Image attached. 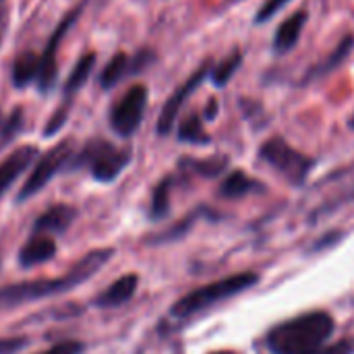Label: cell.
Segmentation results:
<instances>
[{
	"instance_id": "30",
	"label": "cell",
	"mask_w": 354,
	"mask_h": 354,
	"mask_svg": "<svg viewBox=\"0 0 354 354\" xmlns=\"http://www.w3.org/2000/svg\"><path fill=\"white\" fill-rule=\"evenodd\" d=\"M216 114H218V102L212 100V102L207 104V108H205V118H207V120H214Z\"/></svg>"
},
{
	"instance_id": "6",
	"label": "cell",
	"mask_w": 354,
	"mask_h": 354,
	"mask_svg": "<svg viewBox=\"0 0 354 354\" xmlns=\"http://www.w3.org/2000/svg\"><path fill=\"white\" fill-rule=\"evenodd\" d=\"M68 160H73V141L64 139L37 160L35 168L31 170L27 180L23 183V187L17 195V201H25V199L33 197L35 193H39L56 176V172L60 168H64V164Z\"/></svg>"
},
{
	"instance_id": "28",
	"label": "cell",
	"mask_w": 354,
	"mask_h": 354,
	"mask_svg": "<svg viewBox=\"0 0 354 354\" xmlns=\"http://www.w3.org/2000/svg\"><path fill=\"white\" fill-rule=\"evenodd\" d=\"M25 346H27L25 338H2L0 340V354H15Z\"/></svg>"
},
{
	"instance_id": "31",
	"label": "cell",
	"mask_w": 354,
	"mask_h": 354,
	"mask_svg": "<svg viewBox=\"0 0 354 354\" xmlns=\"http://www.w3.org/2000/svg\"><path fill=\"white\" fill-rule=\"evenodd\" d=\"M2 19H4V0H0V37H2Z\"/></svg>"
},
{
	"instance_id": "13",
	"label": "cell",
	"mask_w": 354,
	"mask_h": 354,
	"mask_svg": "<svg viewBox=\"0 0 354 354\" xmlns=\"http://www.w3.org/2000/svg\"><path fill=\"white\" fill-rule=\"evenodd\" d=\"M75 216H77V209L75 207L64 205V203H58V205L50 207L48 212H44L35 220L33 230H35V234H50V236L52 234H60V232H64L73 224Z\"/></svg>"
},
{
	"instance_id": "17",
	"label": "cell",
	"mask_w": 354,
	"mask_h": 354,
	"mask_svg": "<svg viewBox=\"0 0 354 354\" xmlns=\"http://www.w3.org/2000/svg\"><path fill=\"white\" fill-rule=\"evenodd\" d=\"M93 64H95V54H93V52H89V54H85V56L79 58V62L75 64V68H73V73L68 75V81H66V85H64V93H66L68 100L73 97V93H77V91L85 85V81H87V77H89Z\"/></svg>"
},
{
	"instance_id": "2",
	"label": "cell",
	"mask_w": 354,
	"mask_h": 354,
	"mask_svg": "<svg viewBox=\"0 0 354 354\" xmlns=\"http://www.w3.org/2000/svg\"><path fill=\"white\" fill-rule=\"evenodd\" d=\"M334 332L328 313H307L272 330L268 344L274 354H311L319 351Z\"/></svg>"
},
{
	"instance_id": "9",
	"label": "cell",
	"mask_w": 354,
	"mask_h": 354,
	"mask_svg": "<svg viewBox=\"0 0 354 354\" xmlns=\"http://www.w3.org/2000/svg\"><path fill=\"white\" fill-rule=\"evenodd\" d=\"M209 60L207 62H203L170 97H168V102L164 104V108H162V114H160V118H158V133L160 135H168L170 131H172V127H174V122H176V118H178V114H180V108H183V104H185V100L205 81V77L209 75Z\"/></svg>"
},
{
	"instance_id": "19",
	"label": "cell",
	"mask_w": 354,
	"mask_h": 354,
	"mask_svg": "<svg viewBox=\"0 0 354 354\" xmlns=\"http://www.w3.org/2000/svg\"><path fill=\"white\" fill-rule=\"evenodd\" d=\"M354 46V37L353 35H346L340 44H338V48L332 52V56L328 58V60H324V64H319V66H315L311 73H309V77H307V81H311L313 77H322V75H328V73H332L336 66H340V62L351 54V50H353Z\"/></svg>"
},
{
	"instance_id": "12",
	"label": "cell",
	"mask_w": 354,
	"mask_h": 354,
	"mask_svg": "<svg viewBox=\"0 0 354 354\" xmlns=\"http://www.w3.org/2000/svg\"><path fill=\"white\" fill-rule=\"evenodd\" d=\"M56 255V243L50 234H33L19 251V261L23 268H35L50 261Z\"/></svg>"
},
{
	"instance_id": "18",
	"label": "cell",
	"mask_w": 354,
	"mask_h": 354,
	"mask_svg": "<svg viewBox=\"0 0 354 354\" xmlns=\"http://www.w3.org/2000/svg\"><path fill=\"white\" fill-rule=\"evenodd\" d=\"M241 62H243V52H241V50L230 52L220 64H216V68L209 71V77H212L214 85H216V87H224V85L232 79V75L239 71Z\"/></svg>"
},
{
	"instance_id": "5",
	"label": "cell",
	"mask_w": 354,
	"mask_h": 354,
	"mask_svg": "<svg viewBox=\"0 0 354 354\" xmlns=\"http://www.w3.org/2000/svg\"><path fill=\"white\" fill-rule=\"evenodd\" d=\"M259 156H261V160H266L272 168H276L280 174H284L295 185H301L307 178L311 166H313V162L307 156L292 149L280 137H274V139L266 141L261 145V149H259Z\"/></svg>"
},
{
	"instance_id": "3",
	"label": "cell",
	"mask_w": 354,
	"mask_h": 354,
	"mask_svg": "<svg viewBox=\"0 0 354 354\" xmlns=\"http://www.w3.org/2000/svg\"><path fill=\"white\" fill-rule=\"evenodd\" d=\"M257 282V276L255 274H239V276H230L226 280H220V282H214V284H207L199 290H193L189 292L187 297H183L174 307H172V315L174 317H191L212 305H216L218 301H224V299H230L247 288H251L253 284Z\"/></svg>"
},
{
	"instance_id": "33",
	"label": "cell",
	"mask_w": 354,
	"mask_h": 354,
	"mask_svg": "<svg viewBox=\"0 0 354 354\" xmlns=\"http://www.w3.org/2000/svg\"><path fill=\"white\" fill-rule=\"evenodd\" d=\"M0 124H2V116H0Z\"/></svg>"
},
{
	"instance_id": "25",
	"label": "cell",
	"mask_w": 354,
	"mask_h": 354,
	"mask_svg": "<svg viewBox=\"0 0 354 354\" xmlns=\"http://www.w3.org/2000/svg\"><path fill=\"white\" fill-rule=\"evenodd\" d=\"M290 0H266L261 4V8L257 10V17H255V23H268L278 10H282Z\"/></svg>"
},
{
	"instance_id": "8",
	"label": "cell",
	"mask_w": 354,
	"mask_h": 354,
	"mask_svg": "<svg viewBox=\"0 0 354 354\" xmlns=\"http://www.w3.org/2000/svg\"><path fill=\"white\" fill-rule=\"evenodd\" d=\"M83 10V4L75 6L71 12H66V17L58 23V27L54 29V33L50 35L46 50L39 58V73H37V87L39 91H50L54 81H56V54H58V46L64 39V35L68 33V29L75 25V21L79 19Z\"/></svg>"
},
{
	"instance_id": "32",
	"label": "cell",
	"mask_w": 354,
	"mask_h": 354,
	"mask_svg": "<svg viewBox=\"0 0 354 354\" xmlns=\"http://www.w3.org/2000/svg\"><path fill=\"white\" fill-rule=\"evenodd\" d=\"M214 354H236V353H228V351H224V353H214Z\"/></svg>"
},
{
	"instance_id": "10",
	"label": "cell",
	"mask_w": 354,
	"mask_h": 354,
	"mask_svg": "<svg viewBox=\"0 0 354 354\" xmlns=\"http://www.w3.org/2000/svg\"><path fill=\"white\" fill-rule=\"evenodd\" d=\"M35 156H37V149L33 145H23V147H17L10 156H6L0 162V197L27 170V166L35 160Z\"/></svg>"
},
{
	"instance_id": "14",
	"label": "cell",
	"mask_w": 354,
	"mask_h": 354,
	"mask_svg": "<svg viewBox=\"0 0 354 354\" xmlns=\"http://www.w3.org/2000/svg\"><path fill=\"white\" fill-rule=\"evenodd\" d=\"M137 284H139V278L135 274H127V276L118 278L114 284H110L95 299V305L97 307H120V305H124L127 301L133 299V295L137 290Z\"/></svg>"
},
{
	"instance_id": "22",
	"label": "cell",
	"mask_w": 354,
	"mask_h": 354,
	"mask_svg": "<svg viewBox=\"0 0 354 354\" xmlns=\"http://www.w3.org/2000/svg\"><path fill=\"white\" fill-rule=\"evenodd\" d=\"M23 129V110L17 108L10 112V116L0 124V147L8 145Z\"/></svg>"
},
{
	"instance_id": "24",
	"label": "cell",
	"mask_w": 354,
	"mask_h": 354,
	"mask_svg": "<svg viewBox=\"0 0 354 354\" xmlns=\"http://www.w3.org/2000/svg\"><path fill=\"white\" fill-rule=\"evenodd\" d=\"M68 102H71V100H68ZM68 102L62 104V106L54 112V116L48 120V124H46V129H44V135H46V137H52L54 133H58V131L62 129V124L66 122V118H68Z\"/></svg>"
},
{
	"instance_id": "20",
	"label": "cell",
	"mask_w": 354,
	"mask_h": 354,
	"mask_svg": "<svg viewBox=\"0 0 354 354\" xmlns=\"http://www.w3.org/2000/svg\"><path fill=\"white\" fill-rule=\"evenodd\" d=\"M178 139L187 143H209V137L203 131L201 118L197 114H189L178 127Z\"/></svg>"
},
{
	"instance_id": "27",
	"label": "cell",
	"mask_w": 354,
	"mask_h": 354,
	"mask_svg": "<svg viewBox=\"0 0 354 354\" xmlns=\"http://www.w3.org/2000/svg\"><path fill=\"white\" fill-rule=\"evenodd\" d=\"M191 166L193 168H197L201 174H218L224 166H226V162L224 160H207V162H191Z\"/></svg>"
},
{
	"instance_id": "29",
	"label": "cell",
	"mask_w": 354,
	"mask_h": 354,
	"mask_svg": "<svg viewBox=\"0 0 354 354\" xmlns=\"http://www.w3.org/2000/svg\"><path fill=\"white\" fill-rule=\"evenodd\" d=\"M311 354H351V344L340 342V344H334V346H328V348H319V351Z\"/></svg>"
},
{
	"instance_id": "7",
	"label": "cell",
	"mask_w": 354,
	"mask_h": 354,
	"mask_svg": "<svg viewBox=\"0 0 354 354\" xmlns=\"http://www.w3.org/2000/svg\"><path fill=\"white\" fill-rule=\"evenodd\" d=\"M147 106V87L145 85H133L114 106L110 112V127L120 137H131L145 114Z\"/></svg>"
},
{
	"instance_id": "23",
	"label": "cell",
	"mask_w": 354,
	"mask_h": 354,
	"mask_svg": "<svg viewBox=\"0 0 354 354\" xmlns=\"http://www.w3.org/2000/svg\"><path fill=\"white\" fill-rule=\"evenodd\" d=\"M168 203H170V178L162 180L156 191H153V201H151V218H164L168 214Z\"/></svg>"
},
{
	"instance_id": "15",
	"label": "cell",
	"mask_w": 354,
	"mask_h": 354,
	"mask_svg": "<svg viewBox=\"0 0 354 354\" xmlns=\"http://www.w3.org/2000/svg\"><path fill=\"white\" fill-rule=\"evenodd\" d=\"M37 73H39V58L33 52H23L12 62V73H10L12 85L19 89L27 87L33 79H37Z\"/></svg>"
},
{
	"instance_id": "21",
	"label": "cell",
	"mask_w": 354,
	"mask_h": 354,
	"mask_svg": "<svg viewBox=\"0 0 354 354\" xmlns=\"http://www.w3.org/2000/svg\"><path fill=\"white\" fill-rule=\"evenodd\" d=\"M255 189V180H251L245 172H232L226 180H224V185H222V195L224 197H243V195H247L249 191H253Z\"/></svg>"
},
{
	"instance_id": "26",
	"label": "cell",
	"mask_w": 354,
	"mask_h": 354,
	"mask_svg": "<svg viewBox=\"0 0 354 354\" xmlns=\"http://www.w3.org/2000/svg\"><path fill=\"white\" fill-rule=\"evenodd\" d=\"M83 353V344L77 342V340H64V342H58L54 344L52 348L44 351L39 354H81Z\"/></svg>"
},
{
	"instance_id": "16",
	"label": "cell",
	"mask_w": 354,
	"mask_h": 354,
	"mask_svg": "<svg viewBox=\"0 0 354 354\" xmlns=\"http://www.w3.org/2000/svg\"><path fill=\"white\" fill-rule=\"evenodd\" d=\"M131 73V58L124 52H118L110 58V62L104 66L102 75H100V85L104 89H112L114 85H118L127 75Z\"/></svg>"
},
{
	"instance_id": "1",
	"label": "cell",
	"mask_w": 354,
	"mask_h": 354,
	"mask_svg": "<svg viewBox=\"0 0 354 354\" xmlns=\"http://www.w3.org/2000/svg\"><path fill=\"white\" fill-rule=\"evenodd\" d=\"M114 255L112 249H97L87 253L66 276L62 278H39V280H27V282H17L0 288V311L21 307L25 303H33L39 299L56 297L62 292L73 290L81 282L89 280L108 259Z\"/></svg>"
},
{
	"instance_id": "11",
	"label": "cell",
	"mask_w": 354,
	"mask_h": 354,
	"mask_svg": "<svg viewBox=\"0 0 354 354\" xmlns=\"http://www.w3.org/2000/svg\"><path fill=\"white\" fill-rule=\"evenodd\" d=\"M307 19H309L307 10H297L288 19L282 21V25L276 29V35H274V52L276 54H288L299 44L303 29L307 25Z\"/></svg>"
},
{
	"instance_id": "4",
	"label": "cell",
	"mask_w": 354,
	"mask_h": 354,
	"mask_svg": "<svg viewBox=\"0 0 354 354\" xmlns=\"http://www.w3.org/2000/svg\"><path fill=\"white\" fill-rule=\"evenodd\" d=\"M131 162V153L127 149H118L104 139L89 141L79 156L73 158L71 168H89L91 176L100 183H112Z\"/></svg>"
}]
</instances>
